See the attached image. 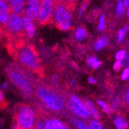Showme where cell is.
<instances>
[{"label": "cell", "mask_w": 129, "mask_h": 129, "mask_svg": "<svg viewBox=\"0 0 129 129\" xmlns=\"http://www.w3.org/2000/svg\"><path fill=\"white\" fill-rule=\"evenodd\" d=\"M15 58L20 64L31 71L36 72L41 71V61L34 46L23 43L15 51Z\"/></svg>", "instance_id": "obj_1"}, {"label": "cell", "mask_w": 129, "mask_h": 129, "mask_svg": "<svg viewBox=\"0 0 129 129\" xmlns=\"http://www.w3.org/2000/svg\"><path fill=\"white\" fill-rule=\"evenodd\" d=\"M53 10V21L60 30H69L72 20V7L63 1H59L55 4Z\"/></svg>", "instance_id": "obj_2"}, {"label": "cell", "mask_w": 129, "mask_h": 129, "mask_svg": "<svg viewBox=\"0 0 129 129\" xmlns=\"http://www.w3.org/2000/svg\"><path fill=\"white\" fill-rule=\"evenodd\" d=\"M36 95L42 102L54 112H62L65 108L64 99L46 87H38Z\"/></svg>", "instance_id": "obj_3"}, {"label": "cell", "mask_w": 129, "mask_h": 129, "mask_svg": "<svg viewBox=\"0 0 129 129\" xmlns=\"http://www.w3.org/2000/svg\"><path fill=\"white\" fill-rule=\"evenodd\" d=\"M15 125L14 129H33L35 125V113L30 106L20 104L15 108Z\"/></svg>", "instance_id": "obj_4"}, {"label": "cell", "mask_w": 129, "mask_h": 129, "mask_svg": "<svg viewBox=\"0 0 129 129\" xmlns=\"http://www.w3.org/2000/svg\"><path fill=\"white\" fill-rule=\"evenodd\" d=\"M7 75L12 83L22 93H24V95H27V96H30L32 94V85L28 80V78L25 76V74L22 73L15 69H9L7 71Z\"/></svg>", "instance_id": "obj_5"}, {"label": "cell", "mask_w": 129, "mask_h": 129, "mask_svg": "<svg viewBox=\"0 0 129 129\" xmlns=\"http://www.w3.org/2000/svg\"><path fill=\"white\" fill-rule=\"evenodd\" d=\"M67 107H68L70 111L75 116H77L78 117L87 119L90 116L84 102L81 101L80 99H79L75 95L71 96L69 101L67 102Z\"/></svg>", "instance_id": "obj_6"}, {"label": "cell", "mask_w": 129, "mask_h": 129, "mask_svg": "<svg viewBox=\"0 0 129 129\" xmlns=\"http://www.w3.org/2000/svg\"><path fill=\"white\" fill-rule=\"evenodd\" d=\"M7 29V33L10 35L13 36H24V32H23V17L20 15L10 13L8 20L7 22V24L5 26Z\"/></svg>", "instance_id": "obj_7"}, {"label": "cell", "mask_w": 129, "mask_h": 129, "mask_svg": "<svg viewBox=\"0 0 129 129\" xmlns=\"http://www.w3.org/2000/svg\"><path fill=\"white\" fill-rule=\"evenodd\" d=\"M54 0H41V6L39 10L37 20L39 24H45L51 21L53 15Z\"/></svg>", "instance_id": "obj_8"}, {"label": "cell", "mask_w": 129, "mask_h": 129, "mask_svg": "<svg viewBox=\"0 0 129 129\" xmlns=\"http://www.w3.org/2000/svg\"><path fill=\"white\" fill-rule=\"evenodd\" d=\"M26 7L24 9V14L25 16L32 20H37L41 6V0H27Z\"/></svg>", "instance_id": "obj_9"}, {"label": "cell", "mask_w": 129, "mask_h": 129, "mask_svg": "<svg viewBox=\"0 0 129 129\" xmlns=\"http://www.w3.org/2000/svg\"><path fill=\"white\" fill-rule=\"evenodd\" d=\"M44 125L47 129H70L68 125H65L61 120L54 117H48V118H43Z\"/></svg>", "instance_id": "obj_10"}, {"label": "cell", "mask_w": 129, "mask_h": 129, "mask_svg": "<svg viewBox=\"0 0 129 129\" xmlns=\"http://www.w3.org/2000/svg\"><path fill=\"white\" fill-rule=\"evenodd\" d=\"M10 15L9 6L5 1H0V27L4 28Z\"/></svg>", "instance_id": "obj_11"}, {"label": "cell", "mask_w": 129, "mask_h": 129, "mask_svg": "<svg viewBox=\"0 0 129 129\" xmlns=\"http://www.w3.org/2000/svg\"><path fill=\"white\" fill-rule=\"evenodd\" d=\"M9 2V9L11 13L21 15L24 12V0H10Z\"/></svg>", "instance_id": "obj_12"}, {"label": "cell", "mask_w": 129, "mask_h": 129, "mask_svg": "<svg viewBox=\"0 0 129 129\" xmlns=\"http://www.w3.org/2000/svg\"><path fill=\"white\" fill-rule=\"evenodd\" d=\"M23 27H24V32L26 33V35L29 38H32L35 35V25H34V23H33V20L31 18L27 17L24 15L23 17Z\"/></svg>", "instance_id": "obj_13"}, {"label": "cell", "mask_w": 129, "mask_h": 129, "mask_svg": "<svg viewBox=\"0 0 129 129\" xmlns=\"http://www.w3.org/2000/svg\"><path fill=\"white\" fill-rule=\"evenodd\" d=\"M83 102H84V104H85V106H86V108H87V109H88L89 115H90V116H92L93 117L96 119V120H99V119L100 118L99 112L98 111L97 108L95 107V105L92 103V101H91V100H89V99H86Z\"/></svg>", "instance_id": "obj_14"}, {"label": "cell", "mask_w": 129, "mask_h": 129, "mask_svg": "<svg viewBox=\"0 0 129 129\" xmlns=\"http://www.w3.org/2000/svg\"><path fill=\"white\" fill-rule=\"evenodd\" d=\"M114 123L116 129H127L128 123L125 120V117H123L121 115H117L114 117Z\"/></svg>", "instance_id": "obj_15"}, {"label": "cell", "mask_w": 129, "mask_h": 129, "mask_svg": "<svg viewBox=\"0 0 129 129\" xmlns=\"http://www.w3.org/2000/svg\"><path fill=\"white\" fill-rule=\"evenodd\" d=\"M108 44V38L107 35H102L100 36L97 41L95 42L94 44V50L95 51H99L103 49Z\"/></svg>", "instance_id": "obj_16"}, {"label": "cell", "mask_w": 129, "mask_h": 129, "mask_svg": "<svg viewBox=\"0 0 129 129\" xmlns=\"http://www.w3.org/2000/svg\"><path fill=\"white\" fill-rule=\"evenodd\" d=\"M72 125L77 129H89V126L86 125V123L84 122L80 117H72L71 119Z\"/></svg>", "instance_id": "obj_17"}, {"label": "cell", "mask_w": 129, "mask_h": 129, "mask_svg": "<svg viewBox=\"0 0 129 129\" xmlns=\"http://www.w3.org/2000/svg\"><path fill=\"white\" fill-rule=\"evenodd\" d=\"M87 64H88V67H90L92 69L96 70L101 65V61L99 60V59H98L97 57L92 56V57L88 58V60H87Z\"/></svg>", "instance_id": "obj_18"}, {"label": "cell", "mask_w": 129, "mask_h": 129, "mask_svg": "<svg viewBox=\"0 0 129 129\" xmlns=\"http://www.w3.org/2000/svg\"><path fill=\"white\" fill-rule=\"evenodd\" d=\"M75 38L78 42L83 41L84 39L87 38V31L84 27H79L76 30L75 33Z\"/></svg>", "instance_id": "obj_19"}, {"label": "cell", "mask_w": 129, "mask_h": 129, "mask_svg": "<svg viewBox=\"0 0 129 129\" xmlns=\"http://www.w3.org/2000/svg\"><path fill=\"white\" fill-rule=\"evenodd\" d=\"M125 7H124V5H123L122 0H117L116 13V15H117L118 17L123 16V15H124V13H125Z\"/></svg>", "instance_id": "obj_20"}, {"label": "cell", "mask_w": 129, "mask_h": 129, "mask_svg": "<svg viewBox=\"0 0 129 129\" xmlns=\"http://www.w3.org/2000/svg\"><path fill=\"white\" fill-rule=\"evenodd\" d=\"M128 31H129V25H125V27L122 28V29H120V30L118 31V33H117V41H118L119 43H121V42L124 40L125 34H126Z\"/></svg>", "instance_id": "obj_21"}, {"label": "cell", "mask_w": 129, "mask_h": 129, "mask_svg": "<svg viewBox=\"0 0 129 129\" xmlns=\"http://www.w3.org/2000/svg\"><path fill=\"white\" fill-rule=\"evenodd\" d=\"M33 129H47L44 125V121H43V118L41 117H39L35 120V125L33 127Z\"/></svg>", "instance_id": "obj_22"}, {"label": "cell", "mask_w": 129, "mask_h": 129, "mask_svg": "<svg viewBox=\"0 0 129 129\" xmlns=\"http://www.w3.org/2000/svg\"><path fill=\"white\" fill-rule=\"evenodd\" d=\"M98 105H99V107L103 109V111L105 112V113H107V114H110V113H111V109H110V108L108 107V105L106 103L105 101L99 99V100H98Z\"/></svg>", "instance_id": "obj_23"}, {"label": "cell", "mask_w": 129, "mask_h": 129, "mask_svg": "<svg viewBox=\"0 0 129 129\" xmlns=\"http://www.w3.org/2000/svg\"><path fill=\"white\" fill-rule=\"evenodd\" d=\"M88 126H89V129H104L101 123L99 122V121L96 120V119L91 120L89 122V125Z\"/></svg>", "instance_id": "obj_24"}, {"label": "cell", "mask_w": 129, "mask_h": 129, "mask_svg": "<svg viewBox=\"0 0 129 129\" xmlns=\"http://www.w3.org/2000/svg\"><path fill=\"white\" fill-rule=\"evenodd\" d=\"M106 27V16L104 15H100L99 21V25H98V31L99 32H102Z\"/></svg>", "instance_id": "obj_25"}, {"label": "cell", "mask_w": 129, "mask_h": 129, "mask_svg": "<svg viewBox=\"0 0 129 129\" xmlns=\"http://www.w3.org/2000/svg\"><path fill=\"white\" fill-rule=\"evenodd\" d=\"M125 55H126V51L125 50H120L119 52H117L116 53V60H123L125 59Z\"/></svg>", "instance_id": "obj_26"}, {"label": "cell", "mask_w": 129, "mask_h": 129, "mask_svg": "<svg viewBox=\"0 0 129 129\" xmlns=\"http://www.w3.org/2000/svg\"><path fill=\"white\" fill-rule=\"evenodd\" d=\"M121 79L123 80H128L129 79V67H126L124 71H123L122 74H121Z\"/></svg>", "instance_id": "obj_27"}, {"label": "cell", "mask_w": 129, "mask_h": 129, "mask_svg": "<svg viewBox=\"0 0 129 129\" xmlns=\"http://www.w3.org/2000/svg\"><path fill=\"white\" fill-rule=\"evenodd\" d=\"M118 104H119L118 99H117V98H115L114 100L112 101L111 107H110V109H111V111H114V110H116V108H117V107H118Z\"/></svg>", "instance_id": "obj_28"}, {"label": "cell", "mask_w": 129, "mask_h": 129, "mask_svg": "<svg viewBox=\"0 0 129 129\" xmlns=\"http://www.w3.org/2000/svg\"><path fill=\"white\" fill-rule=\"evenodd\" d=\"M87 7H88V2H84L83 4L81 5V7H80V10H79V16H81V15L85 13Z\"/></svg>", "instance_id": "obj_29"}, {"label": "cell", "mask_w": 129, "mask_h": 129, "mask_svg": "<svg viewBox=\"0 0 129 129\" xmlns=\"http://www.w3.org/2000/svg\"><path fill=\"white\" fill-rule=\"evenodd\" d=\"M122 67H123L122 60H116V62L114 63V70H115V71H119Z\"/></svg>", "instance_id": "obj_30"}, {"label": "cell", "mask_w": 129, "mask_h": 129, "mask_svg": "<svg viewBox=\"0 0 129 129\" xmlns=\"http://www.w3.org/2000/svg\"><path fill=\"white\" fill-rule=\"evenodd\" d=\"M122 62H123V66L124 65H125V66L129 65V52H126V55H125V59L122 60Z\"/></svg>", "instance_id": "obj_31"}, {"label": "cell", "mask_w": 129, "mask_h": 129, "mask_svg": "<svg viewBox=\"0 0 129 129\" xmlns=\"http://www.w3.org/2000/svg\"><path fill=\"white\" fill-rule=\"evenodd\" d=\"M51 80H52V82L54 84V85H57V84H58V81H59V78L56 75H53L52 78H51Z\"/></svg>", "instance_id": "obj_32"}, {"label": "cell", "mask_w": 129, "mask_h": 129, "mask_svg": "<svg viewBox=\"0 0 129 129\" xmlns=\"http://www.w3.org/2000/svg\"><path fill=\"white\" fill-rule=\"evenodd\" d=\"M122 3L125 7H129V0H122Z\"/></svg>", "instance_id": "obj_33"}, {"label": "cell", "mask_w": 129, "mask_h": 129, "mask_svg": "<svg viewBox=\"0 0 129 129\" xmlns=\"http://www.w3.org/2000/svg\"><path fill=\"white\" fill-rule=\"evenodd\" d=\"M5 101V97L4 95H3L2 91H0V103H3Z\"/></svg>", "instance_id": "obj_34"}, {"label": "cell", "mask_w": 129, "mask_h": 129, "mask_svg": "<svg viewBox=\"0 0 129 129\" xmlns=\"http://www.w3.org/2000/svg\"><path fill=\"white\" fill-rule=\"evenodd\" d=\"M125 103H129V90L127 91V93L125 94Z\"/></svg>", "instance_id": "obj_35"}, {"label": "cell", "mask_w": 129, "mask_h": 129, "mask_svg": "<svg viewBox=\"0 0 129 129\" xmlns=\"http://www.w3.org/2000/svg\"><path fill=\"white\" fill-rule=\"evenodd\" d=\"M88 82L91 84H95L96 83V80H95L93 77H89V79H88Z\"/></svg>", "instance_id": "obj_36"}, {"label": "cell", "mask_w": 129, "mask_h": 129, "mask_svg": "<svg viewBox=\"0 0 129 129\" xmlns=\"http://www.w3.org/2000/svg\"><path fill=\"white\" fill-rule=\"evenodd\" d=\"M7 86H8V83H4V84H2V85H1V88H7Z\"/></svg>", "instance_id": "obj_37"}, {"label": "cell", "mask_w": 129, "mask_h": 129, "mask_svg": "<svg viewBox=\"0 0 129 129\" xmlns=\"http://www.w3.org/2000/svg\"><path fill=\"white\" fill-rule=\"evenodd\" d=\"M74 1H75V0H68V2H69L70 4H71V3H73Z\"/></svg>", "instance_id": "obj_38"}, {"label": "cell", "mask_w": 129, "mask_h": 129, "mask_svg": "<svg viewBox=\"0 0 129 129\" xmlns=\"http://www.w3.org/2000/svg\"><path fill=\"white\" fill-rule=\"evenodd\" d=\"M0 1H5V2H8V1H10V0H0Z\"/></svg>", "instance_id": "obj_39"}, {"label": "cell", "mask_w": 129, "mask_h": 129, "mask_svg": "<svg viewBox=\"0 0 129 129\" xmlns=\"http://www.w3.org/2000/svg\"><path fill=\"white\" fill-rule=\"evenodd\" d=\"M127 15H128V18H129V8H128V10H127Z\"/></svg>", "instance_id": "obj_40"}]
</instances>
